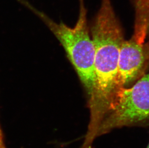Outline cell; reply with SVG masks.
Segmentation results:
<instances>
[{
  "label": "cell",
  "instance_id": "obj_1",
  "mask_svg": "<svg viewBox=\"0 0 149 148\" xmlns=\"http://www.w3.org/2000/svg\"><path fill=\"white\" fill-rule=\"evenodd\" d=\"M94 44V86L89 98L90 119L84 142L91 145L116 92V77L122 30L111 0H102L92 28Z\"/></svg>",
  "mask_w": 149,
  "mask_h": 148
},
{
  "label": "cell",
  "instance_id": "obj_2",
  "mask_svg": "<svg viewBox=\"0 0 149 148\" xmlns=\"http://www.w3.org/2000/svg\"><path fill=\"white\" fill-rule=\"evenodd\" d=\"M17 1L36 15L57 38L65 50L89 98L94 86L95 48L89 33L87 10L84 0H79V17L73 28L68 27L63 23L56 22L26 0Z\"/></svg>",
  "mask_w": 149,
  "mask_h": 148
},
{
  "label": "cell",
  "instance_id": "obj_3",
  "mask_svg": "<svg viewBox=\"0 0 149 148\" xmlns=\"http://www.w3.org/2000/svg\"><path fill=\"white\" fill-rule=\"evenodd\" d=\"M149 124V73L130 88L117 91L97 138L118 128Z\"/></svg>",
  "mask_w": 149,
  "mask_h": 148
},
{
  "label": "cell",
  "instance_id": "obj_4",
  "mask_svg": "<svg viewBox=\"0 0 149 148\" xmlns=\"http://www.w3.org/2000/svg\"><path fill=\"white\" fill-rule=\"evenodd\" d=\"M146 51L144 44L133 37L128 41L124 40L120 50L116 92L136 79L149 58V52Z\"/></svg>",
  "mask_w": 149,
  "mask_h": 148
},
{
  "label": "cell",
  "instance_id": "obj_5",
  "mask_svg": "<svg viewBox=\"0 0 149 148\" xmlns=\"http://www.w3.org/2000/svg\"><path fill=\"white\" fill-rule=\"evenodd\" d=\"M0 148H6L4 142V137L3 135V132L0 127Z\"/></svg>",
  "mask_w": 149,
  "mask_h": 148
},
{
  "label": "cell",
  "instance_id": "obj_6",
  "mask_svg": "<svg viewBox=\"0 0 149 148\" xmlns=\"http://www.w3.org/2000/svg\"><path fill=\"white\" fill-rule=\"evenodd\" d=\"M147 148H149V144H148V146H147Z\"/></svg>",
  "mask_w": 149,
  "mask_h": 148
}]
</instances>
